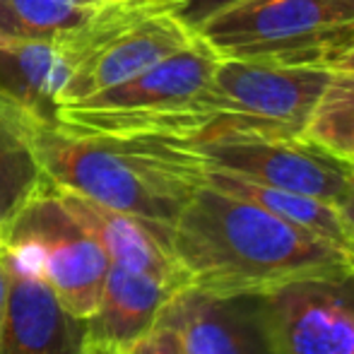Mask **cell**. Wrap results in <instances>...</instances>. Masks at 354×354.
I'll return each instance as SVG.
<instances>
[{
  "label": "cell",
  "instance_id": "4",
  "mask_svg": "<svg viewBox=\"0 0 354 354\" xmlns=\"http://www.w3.org/2000/svg\"><path fill=\"white\" fill-rule=\"evenodd\" d=\"M193 39L164 0H104L82 27L58 39L71 71L58 106L136 77Z\"/></svg>",
  "mask_w": 354,
  "mask_h": 354
},
{
  "label": "cell",
  "instance_id": "9",
  "mask_svg": "<svg viewBox=\"0 0 354 354\" xmlns=\"http://www.w3.org/2000/svg\"><path fill=\"white\" fill-rule=\"evenodd\" d=\"M272 354H354V268L258 297Z\"/></svg>",
  "mask_w": 354,
  "mask_h": 354
},
{
  "label": "cell",
  "instance_id": "22",
  "mask_svg": "<svg viewBox=\"0 0 354 354\" xmlns=\"http://www.w3.org/2000/svg\"><path fill=\"white\" fill-rule=\"evenodd\" d=\"M5 304H8V272H5V258L3 248H0V328H3Z\"/></svg>",
  "mask_w": 354,
  "mask_h": 354
},
{
  "label": "cell",
  "instance_id": "7",
  "mask_svg": "<svg viewBox=\"0 0 354 354\" xmlns=\"http://www.w3.org/2000/svg\"><path fill=\"white\" fill-rule=\"evenodd\" d=\"M3 246L27 258L75 316L89 318L97 311L111 263L48 188V178L44 191L3 229Z\"/></svg>",
  "mask_w": 354,
  "mask_h": 354
},
{
  "label": "cell",
  "instance_id": "16",
  "mask_svg": "<svg viewBox=\"0 0 354 354\" xmlns=\"http://www.w3.org/2000/svg\"><path fill=\"white\" fill-rule=\"evenodd\" d=\"M46 186V174L29 142L22 113L0 99V227H8Z\"/></svg>",
  "mask_w": 354,
  "mask_h": 354
},
{
  "label": "cell",
  "instance_id": "20",
  "mask_svg": "<svg viewBox=\"0 0 354 354\" xmlns=\"http://www.w3.org/2000/svg\"><path fill=\"white\" fill-rule=\"evenodd\" d=\"M126 354H186V352H183V342L176 328L171 323L157 318V323L142 337H138L126 350Z\"/></svg>",
  "mask_w": 354,
  "mask_h": 354
},
{
  "label": "cell",
  "instance_id": "8",
  "mask_svg": "<svg viewBox=\"0 0 354 354\" xmlns=\"http://www.w3.org/2000/svg\"><path fill=\"white\" fill-rule=\"evenodd\" d=\"M193 147L210 169L266 186L308 193L335 205L345 198L354 169L304 136L256 133L222 123H210L193 140Z\"/></svg>",
  "mask_w": 354,
  "mask_h": 354
},
{
  "label": "cell",
  "instance_id": "19",
  "mask_svg": "<svg viewBox=\"0 0 354 354\" xmlns=\"http://www.w3.org/2000/svg\"><path fill=\"white\" fill-rule=\"evenodd\" d=\"M167 8L176 15V19L198 37L203 27L210 22L212 17L232 10L234 5H241L246 0H164Z\"/></svg>",
  "mask_w": 354,
  "mask_h": 354
},
{
  "label": "cell",
  "instance_id": "5",
  "mask_svg": "<svg viewBox=\"0 0 354 354\" xmlns=\"http://www.w3.org/2000/svg\"><path fill=\"white\" fill-rule=\"evenodd\" d=\"M198 37L219 58L333 68L354 44V15L335 0H246Z\"/></svg>",
  "mask_w": 354,
  "mask_h": 354
},
{
  "label": "cell",
  "instance_id": "10",
  "mask_svg": "<svg viewBox=\"0 0 354 354\" xmlns=\"http://www.w3.org/2000/svg\"><path fill=\"white\" fill-rule=\"evenodd\" d=\"M8 304L0 328V354H82L87 318L61 304L44 275L19 253L3 246Z\"/></svg>",
  "mask_w": 354,
  "mask_h": 354
},
{
  "label": "cell",
  "instance_id": "24",
  "mask_svg": "<svg viewBox=\"0 0 354 354\" xmlns=\"http://www.w3.org/2000/svg\"><path fill=\"white\" fill-rule=\"evenodd\" d=\"M82 354H126L121 350H116V347L111 345H104V342H97V340H89L87 347H84Z\"/></svg>",
  "mask_w": 354,
  "mask_h": 354
},
{
  "label": "cell",
  "instance_id": "15",
  "mask_svg": "<svg viewBox=\"0 0 354 354\" xmlns=\"http://www.w3.org/2000/svg\"><path fill=\"white\" fill-rule=\"evenodd\" d=\"M205 181L222 188V191L232 193V196L246 198V201L256 203L263 210L277 214L284 222L323 239L330 246L340 248L342 253L354 258V239L350 229H347L340 207L335 203L308 196V193H297V191H287V188H275V186H266V183L248 181V178L236 176V174L222 171V169H210V167H207Z\"/></svg>",
  "mask_w": 354,
  "mask_h": 354
},
{
  "label": "cell",
  "instance_id": "17",
  "mask_svg": "<svg viewBox=\"0 0 354 354\" xmlns=\"http://www.w3.org/2000/svg\"><path fill=\"white\" fill-rule=\"evenodd\" d=\"M104 0H0V41H58Z\"/></svg>",
  "mask_w": 354,
  "mask_h": 354
},
{
  "label": "cell",
  "instance_id": "25",
  "mask_svg": "<svg viewBox=\"0 0 354 354\" xmlns=\"http://www.w3.org/2000/svg\"><path fill=\"white\" fill-rule=\"evenodd\" d=\"M335 3H340L342 8L347 10V12H350V15H354V0H335Z\"/></svg>",
  "mask_w": 354,
  "mask_h": 354
},
{
  "label": "cell",
  "instance_id": "27",
  "mask_svg": "<svg viewBox=\"0 0 354 354\" xmlns=\"http://www.w3.org/2000/svg\"><path fill=\"white\" fill-rule=\"evenodd\" d=\"M352 167H354V162H352Z\"/></svg>",
  "mask_w": 354,
  "mask_h": 354
},
{
  "label": "cell",
  "instance_id": "14",
  "mask_svg": "<svg viewBox=\"0 0 354 354\" xmlns=\"http://www.w3.org/2000/svg\"><path fill=\"white\" fill-rule=\"evenodd\" d=\"M61 41H0V99L39 123H56L68 80Z\"/></svg>",
  "mask_w": 354,
  "mask_h": 354
},
{
  "label": "cell",
  "instance_id": "6",
  "mask_svg": "<svg viewBox=\"0 0 354 354\" xmlns=\"http://www.w3.org/2000/svg\"><path fill=\"white\" fill-rule=\"evenodd\" d=\"M330 68L219 58L203 94L210 123L256 133L304 136L330 80Z\"/></svg>",
  "mask_w": 354,
  "mask_h": 354
},
{
  "label": "cell",
  "instance_id": "21",
  "mask_svg": "<svg viewBox=\"0 0 354 354\" xmlns=\"http://www.w3.org/2000/svg\"><path fill=\"white\" fill-rule=\"evenodd\" d=\"M337 207H340L342 217H345L347 229H350V234H352V239H354V169H352V176H350V186H347V193H345V198H342V201L337 203Z\"/></svg>",
  "mask_w": 354,
  "mask_h": 354
},
{
  "label": "cell",
  "instance_id": "1",
  "mask_svg": "<svg viewBox=\"0 0 354 354\" xmlns=\"http://www.w3.org/2000/svg\"><path fill=\"white\" fill-rule=\"evenodd\" d=\"M188 287L261 297L301 277L354 268V258L246 198L203 183L171 227Z\"/></svg>",
  "mask_w": 354,
  "mask_h": 354
},
{
  "label": "cell",
  "instance_id": "18",
  "mask_svg": "<svg viewBox=\"0 0 354 354\" xmlns=\"http://www.w3.org/2000/svg\"><path fill=\"white\" fill-rule=\"evenodd\" d=\"M304 138L326 152L354 162V73L333 71Z\"/></svg>",
  "mask_w": 354,
  "mask_h": 354
},
{
  "label": "cell",
  "instance_id": "3",
  "mask_svg": "<svg viewBox=\"0 0 354 354\" xmlns=\"http://www.w3.org/2000/svg\"><path fill=\"white\" fill-rule=\"evenodd\" d=\"M217 61V53L196 37L186 48L136 77L58 106L56 123L82 133L162 136L193 142L212 121L203 106V94Z\"/></svg>",
  "mask_w": 354,
  "mask_h": 354
},
{
  "label": "cell",
  "instance_id": "2",
  "mask_svg": "<svg viewBox=\"0 0 354 354\" xmlns=\"http://www.w3.org/2000/svg\"><path fill=\"white\" fill-rule=\"evenodd\" d=\"M22 121L48 181L154 227L171 229L205 183L207 164L191 140L82 133L24 113Z\"/></svg>",
  "mask_w": 354,
  "mask_h": 354
},
{
  "label": "cell",
  "instance_id": "11",
  "mask_svg": "<svg viewBox=\"0 0 354 354\" xmlns=\"http://www.w3.org/2000/svg\"><path fill=\"white\" fill-rule=\"evenodd\" d=\"M159 318L176 328L186 354H272L258 297H214L183 287Z\"/></svg>",
  "mask_w": 354,
  "mask_h": 354
},
{
  "label": "cell",
  "instance_id": "23",
  "mask_svg": "<svg viewBox=\"0 0 354 354\" xmlns=\"http://www.w3.org/2000/svg\"><path fill=\"white\" fill-rule=\"evenodd\" d=\"M330 71H352L354 73V44L350 48H347L345 53H342L340 58H337L335 63H333Z\"/></svg>",
  "mask_w": 354,
  "mask_h": 354
},
{
  "label": "cell",
  "instance_id": "13",
  "mask_svg": "<svg viewBox=\"0 0 354 354\" xmlns=\"http://www.w3.org/2000/svg\"><path fill=\"white\" fill-rule=\"evenodd\" d=\"M178 289L123 266H109L102 299L87 318L89 340L126 352L157 323L162 308Z\"/></svg>",
  "mask_w": 354,
  "mask_h": 354
},
{
  "label": "cell",
  "instance_id": "26",
  "mask_svg": "<svg viewBox=\"0 0 354 354\" xmlns=\"http://www.w3.org/2000/svg\"><path fill=\"white\" fill-rule=\"evenodd\" d=\"M0 248H3V227H0Z\"/></svg>",
  "mask_w": 354,
  "mask_h": 354
},
{
  "label": "cell",
  "instance_id": "12",
  "mask_svg": "<svg viewBox=\"0 0 354 354\" xmlns=\"http://www.w3.org/2000/svg\"><path fill=\"white\" fill-rule=\"evenodd\" d=\"M48 188L104 248L109 263L145 272L174 289L188 287L186 272L178 266L176 253L171 248V229L154 227L145 219L106 207L51 181Z\"/></svg>",
  "mask_w": 354,
  "mask_h": 354
}]
</instances>
